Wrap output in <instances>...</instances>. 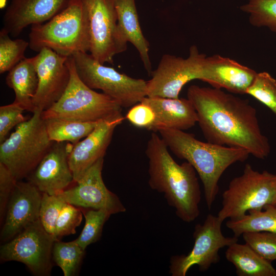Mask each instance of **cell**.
Instances as JSON below:
<instances>
[{"mask_svg":"<svg viewBox=\"0 0 276 276\" xmlns=\"http://www.w3.org/2000/svg\"><path fill=\"white\" fill-rule=\"evenodd\" d=\"M187 98L207 142L244 149L258 159L269 155V140L262 133L256 109L248 100L221 89L196 85L188 88Z\"/></svg>","mask_w":276,"mask_h":276,"instance_id":"cell-1","label":"cell"},{"mask_svg":"<svg viewBox=\"0 0 276 276\" xmlns=\"http://www.w3.org/2000/svg\"><path fill=\"white\" fill-rule=\"evenodd\" d=\"M148 160V184L151 189L164 194L176 216L190 223L199 215L201 192L197 172L186 161L178 164L160 135L153 132L145 151Z\"/></svg>","mask_w":276,"mask_h":276,"instance_id":"cell-2","label":"cell"},{"mask_svg":"<svg viewBox=\"0 0 276 276\" xmlns=\"http://www.w3.org/2000/svg\"><path fill=\"white\" fill-rule=\"evenodd\" d=\"M158 132L168 149L196 170L203 186L209 210L218 193V182L224 171L236 163L244 162L250 155L242 148L200 141L185 131L163 128Z\"/></svg>","mask_w":276,"mask_h":276,"instance_id":"cell-3","label":"cell"},{"mask_svg":"<svg viewBox=\"0 0 276 276\" xmlns=\"http://www.w3.org/2000/svg\"><path fill=\"white\" fill-rule=\"evenodd\" d=\"M31 27L29 47L34 51L49 48L60 55L70 57L89 51L87 19L80 0H71L49 20Z\"/></svg>","mask_w":276,"mask_h":276,"instance_id":"cell-4","label":"cell"},{"mask_svg":"<svg viewBox=\"0 0 276 276\" xmlns=\"http://www.w3.org/2000/svg\"><path fill=\"white\" fill-rule=\"evenodd\" d=\"M67 62L70 70L68 85L60 98L41 113L43 119L62 118L96 122L122 114V107L113 99L96 92L78 76L73 56Z\"/></svg>","mask_w":276,"mask_h":276,"instance_id":"cell-5","label":"cell"},{"mask_svg":"<svg viewBox=\"0 0 276 276\" xmlns=\"http://www.w3.org/2000/svg\"><path fill=\"white\" fill-rule=\"evenodd\" d=\"M42 112L36 109L0 144V163L17 181L29 176L54 142L49 137Z\"/></svg>","mask_w":276,"mask_h":276,"instance_id":"cell-6","label":"cell"},{"mask_svg":"<svg viewBox=\"0 0 276 276\" xmlns=\"http://www.w3.org/2000/svg\"><path fill=\"white\" fill-rule=\"evenodd\" d=\"M276 197V174L260 172L246 164L242 174L232 179L222 194V208L218 213L223 221L237 219L251 210L274 205Z\"/></svg>","mask_w":276,"mask_h":276,"instance_id":"cell-7","label":"cell"},{"mask_svg":"<svg viewBox=\"0 0 276 276\" xmlns=\"http://www.w3.org/2000/svg\"><path fill=\"white\" fill-rule=\"evenodd\" d=\"M72 56L82 81L93 89L101 90L122 107L132 106L147 97V81L105 66L87 53L78 52Z\"/></svg>","mask_w":276,"mask_h":276,"instance_id":"cell-8","label":"cell"},{"mask_svg":"<svg viewBox=\"0 0 276 276\" xmlns=\"http://www.w3.org/2000/svg\"><path fill=\"white\" fill-rule=\"evenodd\" d=\"M80 1L87 19L89 54L101 63H113L114 56L127 47L118 30L114 0Z\"/></svg>","mask_w":276,"mask_h":276,"instance_id":"cell-9","label":"cell"},{"mask_svg":"<svg viewBox=\"0 0 276 276\" xmlns=\"http://www.w3.org/2000/svg\"><path fill=\"white\" fill-rule=\"evenodd\" d=\"M223 222L218 216L210 214L203 223L195 225L194 243L191 251L170 258L169 272L172 276H186L189 269L195 265L201 271L208 270L219 261V251L221 248L238 242V237L223 235Z\"/></svg>","mask_w":276,"mask_h":276,"instance_id":"cell-10","label":"cell"},{"mask_svg":"<svg viewBox=\"0 0 276 276\" xmlns=\"http://www.w3.org/2000/svg\"><path fill=\"white\" fill-rule=\"evenodd\" d=\"M56 240L38 219L1 246V260L22 263L36 276L50 275L53 246Z\"/></svg>","mask_w":276,"mask_h":276,"instance_id":"cell-11","label":"cell"},{"mask_svg":"<svg viewBox=\"0 0 276 276\" xmlns=\"http://www.w3.org/2000/svg\"><path fill=\"white\" fill-rule=\"evenodd\" d=\"M205 55L192 45L188 57L183 58L164 54L151 78L147 81V96L178 98L182 87L190 81L201 77L202 62Z\"/></svg>","mask_w":276,"mask_h":276,"instance_id":"cell-12","label":"cell"},{"mask_svg":"<svg viewBox=\"0 0 276 276\" xmlns=\"http://www.w3.org/2000/svg\"><path fill=\"white\" fill-rule=\"evenodd\" d=\"M104 157L99 159L76 185L57 194L65 202L85 209H106L112 214L123 213L126 208L119 197L104 184L102 171Z\"/></svg>","mask_w":276,"mask_h":276,"instance_id":"cell-13","label":"cell"},{"mask_svg":"<svg viewBox=\"0 0 276 276\" xmlns=\"http://www.w3.org/2000/svg\"><path fill=\"white\" fill-rule=\"evenodd\" d=\"M68 57L49 48L42 49L32 57L38 78L37 90L33 100L35 110L48 109L64 93L71 76Z\"/></svg>","mask_w":276,"mask_h":276,"instance_id":"cell-14","label":"cell"},{"mask_svg":"<svg viewBox=\"0 0 276 276\" xmlns=\"http://www.w3.org/2000/svg\"><path fill=\"white\" fill-rule=\"evenodd\" d=\"M73 144L53 142L35 169L26 178L42 193L57 195L75 182L68 157Z\"/></svg>","mask_w":276,"mask_h":276,"instance_id":"cell-15","label":"cell"},{"mask_svg":"<svg viewBox=\"0 0 276 276\" xmlns=\"http://www.w3.org/2000/svg\"><path fill=\"white\" fill-rule=\"evenodd\" d=\"M42 195L29 181H17L6 207L1 232V241H9L39 219Z\"/></svg>","mask_w":276,"mask_h":276,"instance_id":"cell-16","label":"cell"},{"mask_svg":"<svg viewBox=\"0 0 276 276\" xmlns=\"http://www.w3.org/2000/svg\"><path fill=\"white\" fill-rule=\"evenodd\" d=\"M124 119L121 114L100 121L83 140L73 145L68 161L75 182L97 161L104 157L114 129Z\"/></svg>","mask_w":276,"mask_h":276,"instance_id":"cell-17","label":"cell"},{"mask_svg":"<svg viewBox=\"0 0 276 276\" xmlns=\"http://www.w3.org/2000/svg\"><path fill=\"white\" fill-rule=\"evenodd\" d=\"M257 73L229 58L216 54L203 57L200 80L232 94H246Z\"/></svg>","mask_w":276,"mask_h":276,"instance_id":"cell-18","label":"cell"},{"mask_svg":"<svg viewBox=\"0 0 276 276\" xmlns=\"http://www.w3.org/2000/svg\"><path fill=\"white\" fill-rule=\"evenodd\" d=\"M71 0H12L2 28L16 37L29 26L44 23L63 10Z\"/></svg>","mask_w":276,"mask_h":276,"instance_id":"cell-19","label":"cell"},{"mask_svg":"<svg viewBox=\"0 0 276 276\" xmlns=\"http://www.w3.org/2000/svg\"><path fill=\"white\" fill-rule=\"evenodd\" d=\"M141 102L154 111L155 120L151 129L153 132L163 128L185 131L198 122L197 112L188 98L147 96Z\"/></svg>","mask_w":276,"mask_h":276,"instance_id":"cell-20","label":"cell"},{"mask_svg":"<svg viewBox=\"0 0 276 276\" xmlns=\"http://www.w3.org/2000/svg\"><path fill=\"white\" fill-rule=\"evenodd\" d=\"M114 4L120 34L136 49L145 70L151 75L152 70L149 55L150 44L142 31L135 0H114Z\"/></svg>","mask_w":276,"mask_h":276,"instance_id":"cell-21","label":"cell"},{"mask_svg":"<svg viewBox=\"0 0 276 276\" xmlns=\"http://www.w3.org/2000/svg\"><path fill=\"white\" fill-rule=\"evenodd\" d=\"M7 85L15 93L14 102L25 110L33 112V100L38 85V78L33 58H25L12 67L6 78Z\"/></svg>","mask_w":276,"mask_h":276,"instance_id":"cell-22","label":"cell"},{"mask_svg":"<svg viewBox=\"0 0 276 276\" xmlns=\"http://www.w3.org/2000/svg\"><path fill=\"white\" fill-rule=\"evenodd\" d=\"M226 260L235 267L238 276H276L271 262L259 255L249 245L235 242L225 251Z\"/></svg>","mask_w":276,"mask_h":276,"instance_id":"cell-23","label":"cell"},{"mask_svg":"<svg viewBox=\"0 0 276 276\" xmlns=\"http://www.w3.org/2000/svg\"><path fill=\"white\" fill-rule=\"evenodd\" d=\"M226 226L238 238L248 232L276 234V205L267 204L262 210L250 211L237 219H229Z\"/></svg>","mask_w":276,"mask_h":276,"instance_id":"cell-24","label":"cell"},{"mask_svg":"<svg viewBox=\"0 0 276 276\" xmlns=\"http://www.w3.org/2000/svg\"><path fill=\"white\" fill-rule=\"evenodd\" d=\"M43 120L51 141L67 142L73 145L89 134L100 122H85L62 118Z\"/></svg>","mask_w":276,"mask_h":276,"instance_id":"cell-25","label":"cell"},{"mask_svg":"<svg viewBox=\"0 0 276 276\" xmlns=\"http://www.w3.org/2000/svg\"><path fill=\"white\" fill-rule=\"evenodd\" d=\"M84 253L85 250L75 240L67 242L56 240L53 246V260L64 276L76 274Z\"/></svg>","mask_w":276,"mask_h":276,"instance_id":"cell-26","label":"cell"},{"mask_svg":"<svg viewBox=\"0 0 276 276\" xmlns=\"http://www.w3.org/2000/svg\"><path fill=\"white\" fill-rule=\"evenodd\" d=\"M240 9L249 15L252 26L276 33V0H247Z\"/></svg>","mask_w":276,"mask_h":276,"instance_id":"cell-27","label":"cell"},{"mask_svg":"<svg viewBox=\"0 0 276 276\" xmlns=\"http://www.w3.org/2000/svg\"><path fill=\"white\" fill-rule=\"evenodd\" d=\"M85 218V225L79 237L75 240L85 250L90 244L98 241L106 221L112 214L106 209L81 208Z\"/></svg>","mask_w":276,"mask_h":276,"instance_id":"cell-28","label":"cell"},{"mask_svg":"<svg viewBox=\"0 0 276 276\" xmlns=\"http://www.w3.org/2000/svg\"><path fill=\"white\" fill-rule=\"evenodd\" d=\"M3 29L0 31V73L9 72L24 59L29 42L22 39H11Z\"/></svg>","mask_w":276,"mask_h":276,"instance_id":"cell-29","label":"cell"},{"mask_svg":"<svg viewBox=\"0 0 276 276\" xmlns=\"http://www.w3.org/2000/svg\"><path fill=\"white\" fill-rule=\"evenodd\" d=\"M246 94L264 104L276 116V80L269 73H257Z\"/></svg>","mask_w":276,"mask_h":276,"instance_id":"cell-30","label":"cell"},{"mask_svg":"<svg viewBox=\"0 0 276 276\" xmlns=\"http://www.w3.org/2000/svg\"><path fill=\"white\" fill-rule=\"evenodd\" d=\"M66 202L58 195H51L42 193L39 220L44 229L54 237L57 220Z\"/></svg>","mask_w":276,"mask_h":276,"instance_id":"cell-31","label":"cell"},{"mask_svg":"<svg viewBox=\"0 0 276 276\" xmlns=\"http://www.w3.org/2000/svg\"><path fill=\"white\" fill-rule=\"evenodd\" d=\"M245 242L265 260H276V234L268 232H248L242 235Z\"/></svg>","mask_w":276,"mask_h":276,"instance_id":"cell-32","label":"cell"},{"mask_svg":"<svg viewBox=\"0 0 276 276\" xmlns=\"http://www.w3.org/2000/svg\"><path fill=\"white\" fill-rule=\"evenodd\" d=\"M82 214L81 209L66 202L56 221L55 234L56 240H59L63 236L76 233V228L82 220Z\"/></svg>","mask_w":276,"mask_h":276,"instance_id":"cell-33","label":"cell"},{"mask_svg":"<svg viewBox=\"0 0 276 276\" xmlns=\"http://www.w3.org/2000/svg\"><path fill=\"white\" fill-rule=\"evenodd\" d=\"M24 109L15 102L0 107V143L4 142L11 129L26 121Z\"/></svg>","mask_w":276,"mask_h":276,"instance_id":"cell-34","label":"cell"},{"mask_svg":"<svg viewBox=\"0 0 276 276\" xmlns=\"http://www.w3.org/2000/svg\"><path fill=\"white\" fill-rule=\"evenodd\" d=\"M126 119L133 125L151 131L155 120L153 109L148 104L140 102L132 106Z\"/></svg>","mask_w":276,"mask_h":276,"instance_id":"cell-35","label":"cell"},{"mask_svg":"<svg viewBox=\"0 0 276 276\" xmlns=\"http://www.w3.org/2000/svg\"><path fill=\"white\" fill-rule=\"evenodd\" d=\"M17 180L10 171L0 163V218L4 221L7 203Z\"/></svg>","mask_w":276,"mask_h":276,"instance_id":"cell-36","label":"cell"},{"mask_svg":"<svg viewBox=\"0 0 276 276\" xmlns=\"http://www.w3.org/2000/svg\"><path fill=\"white\" fill-rule=\"evenodd\" d=\"M7 3V0H1V8H3L5 7Z\"/></svg>","mask_w":276,"mask_h":276,"instance_id":"cell-37","label":"cell"},{"mask_svg":"<svg viewBox=\"0 0 276 276\" xmlns=\"http://www.w3.org/2000/svg\"><path fill=\"white\" fill-rule=\"evenodd\" d=\"M274 205H276V197H275V202H274Z\"/></svg>","mask_w":276,"mask_h":276,"instance_id":"cell-38","label":"cell"}]
</instances>
